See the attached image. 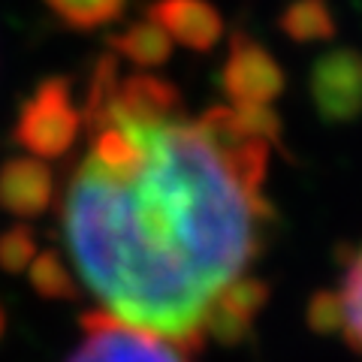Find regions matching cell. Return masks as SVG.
<instances>
[{
  "label": "cell",
  "instance_id": "cell-1",
  "mask_svg": "<svg viewBox=\"0 0 362 362\" xmlns=\"http://www.w3.org/2000/svg\"><path fill=\"white\" fill-rule=\"evenodd\" d=\"M85 145L64 178L66 290L197 350L235 341L266 305L251 278L266 239L272 142L235 106L187 118L173 82L106 54L78 109Z\"/></svg>",
  "mask_w": 362,
  "mask_h": 362
},
{
  "label": "cell",
  "instance_id": "cell-3",
  "mask_svg": "<svg viewBox=\"0 0 362 362\" xmlns=\"http://www.w3.org/2000/svg\"><path fill=\"white\" fill-rule=\"evenodd\" d=\"M221 88L233 106H269L284 90V70L254 37L235 30L221 73Z\"/></svg>",
  "mask_w": 362,
  "mask_h": 362
},
{
  "label": "cell",
  "instance_id": "cell-6",
  "mask_svg": "<svg viewBox=\"0 0 362 362\" xmlns=\"http://www.w3.org/2000/svg\"><path fill=\"white\" fill-rule=\"evenodd\" d=\"M311 323L320 332H338L362 354V247L347 259L338 287L314 299Z\"/></svg>",
  "mask_w": 362,
  "mask_h": 362
},
{
  "label": "cell",
  "instance_id": "cell-8",
  "mask_svg": "<svg viewBox=\"0 0 362 362\" xmlns=\"http://www.w3.org/2000/svg\"><path fill=\"white\" fill-rule=\"evenodd\" d=\"M278 28L296 42H323L335 37V16L326 0H290L278 16Z\"/></svg>",
  "mask_w": 362,
  "mask_h": 362
},
{
  "label": "cell",
  "instance_id": "cell-5",
  "mask_svg": "<svg viewBox=\"0 0 362 362\" xmlns=\"http://www.w3.org/2000/svg\"><path fill=\"white\" fill-rule=\"evenodd\" d=\"M78 109L73 106L70 94L61 82H49L42 94L30 100V106L21 115V142L40 157H58L66 154L78 136Z\"/></svg>",
  "mask_w": 362,
  "mask_h": 362
},
{
  "label": "cell",
  "instance_id": "cell-7",
  "mask_svg": "<svg viewBox=\"0 0 362 362\" xmlns=\"http://www.w3.org/2000/svg\"><path fill=\"white\" fill-rule=\"evenodd\" d=\"M151 21L169 40H178L187 49L209 52L223 33L218 9L206 0H157L151 6Z\"/></svg>",
  "mask_w": 362,
  "mask_h": 362
},
{
  "label": "cell",
  "instance_id": "cell-10",
  "mask_svg": "<svg viewBox=\"0 0 362 362\" xmlns=\"http://www.w3.org/2000/svg\"><path fill=\"white\" fill-rule=\"evenodd\" d=\"M66 25L73 28H100L115 21L124 9V0H45Z\"/></svg>",
  "mask_w": 362,
  "mask_h": 362
},
{
  "label": "cell",
  "instance_id": "cell-2",
  "mask_svg": "<svg viewBox=\"0 0 362 362\" xmlns=\"http://www.w3.org/2000/svg\"><path fill=\"white\" fill-rule=\"evenodd\" d=\"M194 350L142 326L90 311L82 320V338L66 362H190Z\"/></svg>",
  "mask_w": 362,
  "mask_h": 362
},
{
  "label": "cell",
  "instance_id": "cell-4",
  "mask_svg": "<svg viewBox=\"0 0 362 362\" xmlns=\"http://www.w3.org/2000/svg\"><path fill=\"white\" fill-rule=\"evenodd\" d=\"M311 97L326 121H354L362 115V52L332 49L311 66Z\"/></svg>",
  "mask_w": 362,
  "mask_h": 362
},
{
  "label": "cell",
  "instance_id": "cell-9",
  "mask_svg": "<svg viewBox=\"0 0 362 362\" xmlns=\"http://www.w3.org/2000/svg\"><path fill=\"white\" fill-rule=\"evenodd\" d=\"M112 45L121 52V58L133 61L139 70L145 66H157L173 54V40L154 25V21H139L112 40Z\"/></svg>",
  "mask_w": 362,
  "mask_h": 362
}]
</instances>
